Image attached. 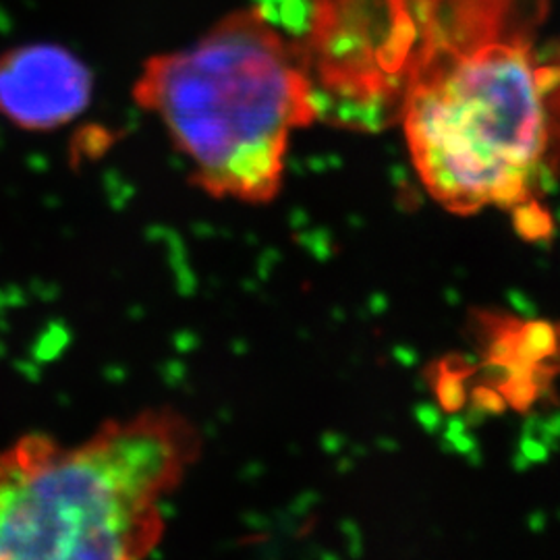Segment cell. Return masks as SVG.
I'll return each mask as SVG.
<instances>
[{
  "label": "cell",
  "mask_w": 560,
  "mask_h": 560,
  "mask_svg": "<svg viewBox=\"0 0 560 560\" xmlns=\"http://www.w3.org/2000/svg\"><path fill=\"white\" fill-rule=\"evenodd\" d=\"M521 0H420L400 120L448 212L513 210L557 179L560 60L541 59Z\"/></svg>",
  "instance_id": "6da1fadb"
},
{
  "label": "cell",
  "mask_w": 560,
  "mask_h": 560,
  "mask_svg": "<svg viewBox=\"0 0 560 560\" xmlns=\"http://www.w3.org/2000/svg\"><path fill=\"white\" fill-rule=\"evenodd\" d=\"M133 101L161 120L200 189L252 203L279 194L291 131L318 119L301 36L266 4L152 57Z\"/></svg>",
  "instance_id": "7a4b0ae2"
},
{
  "label": "cell",
  "mask_w": 560,
  "mask_h": 560,
  "mask_svg": "<svg viewBox=\"0 0 560 560\" xmlns=\"http://www.w3.org/2000/svg\"><path fill=\"white\" fill-rule=\"evenodd\" d=\"M200 430L148 409L83 442L27 434L0 448V560L145 559L161 544L162 501L200 459Z\"/></svg>",
  "instance_id": "3957f363"
},
{
  "label": "cell",
  "mask_w": 560,
  "mask_h": 560,
  "mask_svg": "<svg viewBox=\"0 0 560 560\" xmlns=\"http://www.w3.org/2000/svg\"><path fill=\"white\" fill-rule=\"evenodd\" d=\"M92 73L71 50L30 44L0 57V115L23 131H55L92 101Z\"/></svg>",
  "instance_id": "277c9868"
},
{
  "label": "cell",
  "mask_w": 560,
  "mask_h": 560,
  "mask_svg": "<svg viewBox=\"0 0 560 560\" xmlns=\"http://www.w3.org/2000/svg\"><path fill=\"white\" fill-rule=\"evenodd\" d=\"M476 368L471 361L451 355L448 360L439 361L434 368V393L444 411H460L467 402V381L476 374Z\"/></svg>",
  "instance_id": "5b68a950"
},
{
  "label": "cell",
  "mask_w": 560,
  "mask_h": 560,
  "mask_svg": "<svg viewBox=\"0 0 560 560\" xmlns=\"http://www.w3.org/2000/svg\"><path fill=\"white\" fill-rule=\"evenodd\" d=\"M515 212V229L525 240H548L552 233V221L538 200H527L513 208Z\"/></svg>",
  "instance_id": "8992f818"
}]
</instances>
